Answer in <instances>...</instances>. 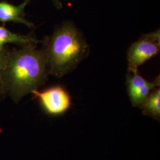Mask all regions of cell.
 Returning a JSON list of instances; mask_svg holds the SVG:
<instances>
[{"instance_id": "6da1fadb", "label": "cell", "mask_w": 160, "mask_h": 160, "mask_svg": "<svg viewBox=\"0 0 160 160\" xmlns=\"http://www.w3.org/2000/svg\"><path fill=\"white\" fill-rule=\"evenodd\" d=\"M49 75L43 44L40 49L37 44L19 46L8 51L0 75V92L19 103L44 85Z\"/></svg>"}, {"instance_id": "7a4b0ae2", "label": "cell", "mask_w": 160, "mask_h": 160, "mask_svg": "<svg viewBox=\"0 0 160 160\" xmlns=\"http://www.w3.org/2000/svg\"><path fill=\"white\" fill-rule=\"evenodd\" d=\"M42 41L49 74L58 78L74 71L90 51L82 32L70 21L58 26Z\"/></svg>"}, {"instance_id": "3957f363", "label": "cell", "mask_w": 160, "mask_h": 160, "mask_svg": "<svg viewBox=\"0 0 160 160\" xmlns=\"http://www.w3.org/2000/svg\"><path fill=\"white\" fill-rule=\"evenodd\" d=\"M160 51V30L143 34L133 42L128 50V72H138L140 66L157 55Z\"/></svg>"}, {"instance_id": "277c9868", "label": "cell", "mask_w": 160, "mask_h": 160, "mask_svg": "<svg viewBox=\"0 0 160 160\" xmlns=\"http://www.w3.org/2000/svg\"><path fill=\"white\" fill-rule=\"evenodd\" d=\"M38 98L47 114L59 116L65 113L71 105V98L62 86H54L44 90H35L32 93Z\"/></svg>"}, {"instance_id": "5b68a950", "label": "cell", "mask_w": 160, "mask_h": 160, "mask_svg": "<svg viewBox=\"0 0 160 160\" xmlns=\"http://www.w3.org/2000/svg\"><path fill=\"white\" fill-rule=\"evenodd\" d=\"M126 78L127 92L130 101L133 107L140 109L151 92L160 87L159 75L153 81L145 80L139 72H128Z\"/></svg>"}, {"instance_id": "8992f818", "label": "cell", "mask_w": 160, "mask_h": 160, "mask_svg": "<svg viewBox=\"0 0 160 160\" xmlns=\"http://www.w3.org/2000/svg\"><path fill=\"white\" fill-rule=\"evenodd\" d=\"M31 0H24L19 5H13L7 1H0V22L4 24L8 22L20 23L29 28L34 24L25 18V8Z\"/></svg>"}, {"instance_id": "52a82bcc", "label": "cell", "mask_w": 160, "mask_h": 160, "mask_svg": "<svg viewBox=\"0 0 160 160\" xmlns=\"http://www.w3.org/2000/svg\"><path fill=\"white\" fill-rule=\"evenodd\" d=\"M42 43L31 36H26L12 32L3 26H0V49L5 48L8 43L15 44L19 46H25L30 44H38Z\"/></svg>"}, {"instance_id": "ba28073f", "label": "cell", "mask_w": 160, "mask_h": 160, "mask_svg": "<svg viewBox=\"0 0 160 160\" xmlns=\"http://www.w3.org/2000/svg\"><path fill=\"white\" fill-rule=\"evenodd\" d=\"M141 109L142 114L148 116L155 120L160 119V89L155 88L149 94Z\"/></svg>"}, {"instance_id": "9c48e42d", "label": "cell", "mask_w": 160, "mask_h": 160, "mask_svg": "<svg viewBox=\"0 0 160 160\" xmlns=\"http://www.w3.org/2000/svg\"><path fill=\"white\" fill-rule=\"evenodd\" d=\"M8 51V50H7L6 48L3 49H0V75L4 67Z\"/></svg>"}, {"instance_id": "30bf717a", "label": "cell", "mask_w": 160, "mask_h": 160, "mask_svg": "<svg viewBox=\"0 0 160 160\" xmlns=\"http://www.w3.org/2000/svg\"><path fill=\"white\" fill-rule=\"evenodd\" d=\"M52 2L54 6H55V7L57 8L58 9H61L62 8L63 5L62 3V0H52Z\"/></svg>"}, {"instance_id": "8fae6325", "label": "cell", "mask_w": 160, "mask_h": 160, "mask_svg": "<svg viewBox=\"0 0 160 160\" xmlns=\"http://www.w3.org/2000/svg\"><path fill=\"white\" fill-rule=\"evenodd\" d=\"M3 97H4V96L2 94V93H1V92H0V100H1V98H2Z\"/></svg>"}]
</instances>
